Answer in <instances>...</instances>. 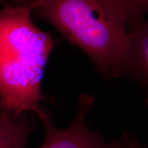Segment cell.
Returning <instances> with one entry per match:
<instances>
[{"label": "cell", "instance_id": "6da1fadb", "mask_svg": "<svg viewBox=\"0 0 148 148\" xmlns=\"http://www.w3.org/2000/svg\"><path fill=\"white\" fill-rule=\"evenodd\" d=\"M57 40L37 27L32 10L23 5L0 8V110L18 116L30 113L38 119L49 113L42 79Z\"/></svg>", "mask_w": 148, "mask_h": 148}, {"label": "cell", "instance_id": "7a4b0ae2", "mask_svg": "<svg viewBox=\"0 0 148 148\" xmlns=\"http://www.w3.org/2000/svg\"><path fill=\"white\" fill-rule=\"evenodd\" d=\"M32 16L47 21L92 61L106 78L114 71L129 25L112 0H32Z\"/></svg>", "mask_w": 148, "mask_h": 148}, {"label": "cell", "instance_id": "3957f363", "mask_svg": "<svg viewBox=\"0 0 148 148\" xmlns=\"http://www.w3.org/2000/svg\"><path fill=\"white\" fill-rule=\"evenodd\" d=\"M95 98L90 94L80 95L76 117L68 127L58 128L53 125L48 114L39 119L44 127V140L39 148H120L122 139L108 141L92 131L87 115Z\"/></svg>", "mask_w": 148, "mask_h": 148}, {"label": "cell", "instance_id": "277c9868", "mask_svg": "<svg viewBox=\"0 0 148 148\" xmlns=\"http://www.w3.org/2000/svg\"><path fill=\"white\" fill-rule=\"evenodd\" d=\"M126 77L146 92L148 87V23L145 19L127 29L114 78Z\"/></svg>", "mask_w": 148, "mask_h": 148}, {"label": "cell", "instance_id": "5b68a950", "mask_svg": "<svg viewBox=\"0 0 148 148\" xmlns=\"http://www.w3.org/2000/svg\"><path fill=\"white\" fill-rule=\"evenodd\" d=\"M32 115L15 116L0 110V148H27L34 126Z\"/></svg>", "mask_w": 148, "mask_h": 148}, {"label": "cell", "instance_id": "8992f818", "mask_svg": "<svg viewBox=\"0 0 148 148\" xmlns=\"http://www.w3.org/2000/svg\"><path fill=\"white\" fill-rule=\"evenodd\" d=\"M124 15L129 27L145 19L148 0H112Z\"/></svg>", "mask_w": 148, "mask_h": 148}, {"label": "cell", "instance_id": "52a82bcc", "mask_svg": "<svg viewBox=\"0 0 148 148\" xmlns=\"http://www.w3.org/2000/svg\"><path fill=\"white\" fill-rule=\"evenodd\" d=\"M122 146L120 148H146L145 146L140 143L135 138L132 137L127 131L123 132L121 137Z\"/></svg>", "mask_w": 148, "mask_h": 148}, {"label": "cell", "instance_id": "ba28073f", "mask_svg": "<svg viewBox=\"0 0 148 148\" xmlns=\"http://www.w3.org/2000/svg\"><path fill=\"white\" fill-rule=\"evenodd\" d=\"M32 0H14V4H17V5H23L29 7L31 4Z\"/></svg>", "mask_w": 148, "mask_h": 148}, {"label": "cell", "instance_id": "9c48e42d", "mask_svg": "<svg viewBox=\"0 0 148 148\" xmlns=\"http://www.w3.org/2000/svg\"><path fill=\"white\" fill-rule=\"evenodd\" d=\"M7 0H0V3H6Z\"/></svg>", "mask_w": 148, "mask_h": 148}]
</instances>
